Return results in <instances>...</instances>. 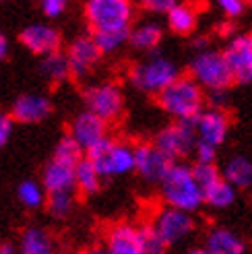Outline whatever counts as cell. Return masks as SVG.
<instances>
[{"mask_svg":"<svg viewBox=\"0 0 252 254\" xmlns=\"http://www.w3.org/2000/svg\"><path fill=\"white\" fill-rule=\"evenodd\" d=\"M157 104L178 122H194L205 112V93L192 77H180L157 95Z\"/></svg>","mask_w":252,"mask_h":254,"instance_id":"1","label":"cell"},{"mask_svg":"<svg viewBox=\"0 0 252 254\" xmlns=\"http://www.w3.org/2000/svg\"><path fill=\"white\" fill-rule=\"evenodd\" d=\"M161 198L166 207L178 209V211H196L205 202L203 188L194 180L192 168L182 166V163H174V168L161 182Z\"/></svg>","mask_w":252,"mask_h":254,"instance_id":"2","label":"cell"},{"mask_svg":"<svg viewBox=\"0 0 252 254\" xmlns=\"http://www.w3.org/2000/svg\"><path fill=\"white\" fill-rule=\"evenodd\" d=\"M85 17L93 33L130 31L132 6L126 0H89L85 4Z\"/></svg>","mask_w":252,"mask_h":254,"instance_id":"3","label":"cell"},{"mask_svg":"<svg viewBox=\"0 0 252 254\" xmlns=\"http://www.w3.org/2000/svg\"><path fill=\"white\" fill-rule=\"evenodd\" d=\"M87 157L93 161L102 178L124 176L136 168L134 147L124 141H114V138H106L99 147L91 149Z\"/></svg>","mask_w":252,"mask_h":254,"instance_id":"4","label":"cell"},{"mask_svg":"<svg viewBox=\"0 0 252 254\" xmlns=\"http://www.w3.org/2000/svg\"><path fill=\"white\" fill-rule=\"evenodd\" d=\"M176 79H180L178 68L166 56H153L130 68V83L145 93L159 95Z\"/></svg>","mask_w":252,"mask_h":254,"instance_id":"5","label":"cell"},{"mask_svg":"<svg viewBox=\"0 0 252 254\" xmlns=\"http://www.w3.org/2000/svg\"><path fill=\"white\" fill-rule=\"evenodd\" d=\"M190 77L211 93L225 91L232 83H236L228 60L219 52H200L190 64Z\"/></svg>","mask_w":252,"mask_h":254,"instance_id":"6","label":"cell"},{"mask_svg":"<svg viewBox=\"0 0 252 254\" xmlns=\"http://www.w3.org/2000/svg\"><path fill=\"white\" fill-rule=\"evenodd\" d=\"M83 99H85L87 110L93 112L95 116H99L108 124L116 122L124 112V95L120 91V87L110 81L87 87L83 93Z\"/></svg>","mask_w":252,"mask_h":254,"instance_id":"7","label":"cell"},{"mask_svg":"<svg viewBox=\"0 0 252 254\" xmlns=\"http://www.w3.org/2000/svg\"><path fill=\"white\" fill-rule=\"evenodd\" d=\"M196 141L198 138L194 130V122H176L157 132L153 145L161 153H166L172 161H176L186 157L190 151H194Z\"/></svg>","mask_w":252,"mask_h":254,"instance_id":"8","label":"cell"},{"mask_svg":"<svg viewBox=\"0 0 252 254\" xmlns=\"http://www.w3.org/2000/svg\"><path fill=\"white\" fill-rule=\"evenodd\" d=\"M151 223H153L157 234L161 236V240L168 246L180 242V240L186 238L194 227V221L190 217V213L172 209V207L157 209L155 215H153V219H151Z\"/></svg>","mask_w":252,"mask_h":254,"instance_id":"9","label":"cell"},{"mask_svg":"<svg viewBox=\"0 0 252 254\" xmlns=\"http://www.w3.org/2000/svg\"><path fill=\"white\" fill-rule=\"evenodd\" d=\"M134 157H136L134 170L149 182H163L170 170L174 168V161L166 153H161L155 145H149V143L136 145Z\"/></svg>","mask_w":252,"mask_h":254,"instance_id":"10","label":"cell"},{"mask_svg":"<svg viewBox=\"0 0 252 254\" xmlns=\"http://www.w3.org/2000/svg\"><path fill=\"white\" fill-rule=\"evenodd\" d=\"M70 136L87 151V153H89L91 149L99 147L106 138H110L108 136V122H104L99 116H95L93 112L85 110L72 120Z\"/></svg>","mask_w":252,"mask_h":254,"instance_id":"11","label":"cell"},{"mask_svg":"<svg viewBox=\"0 0 252 254\" xmlns=\"http://www.w3.org/2000/svg\"><path fill=\"white\" fill-rule=\"evenodd\" d=\"M66 56H68V62H70L72 77L83 79L93 70V66L97 64L99 58H102L104 54H102V50L97 48L93 35H81L68 46Z\"/></svg>","mask_w":252,"mask_h":254,"instance_id":"12","label":"cell"},{"mask_svg":"<svg viewBox=\"0 0 252 254\" xmlns=\"http://www.w3.org/2000/svg\"><path fill=\"white\" fill-rule=\"evenodd\" d=\"M225 60L232 68L236 83H250L252 81V31L240 35L225 48Z\"/></svg>","mask_w":252,"mask_h":254,"instance_id":"13","label":"cell"},{"mask_svg":"<svg viewBox=\"0 0 252 254\" xmlns=\"http://www.w3.org/2000/svg\"><path fill=\"white\" fill-rule=\"evenodd\" d=\"M194 130H196V138L203 143H209L213 147H217L225 141L230 130V116L225 110H217L211 108L205 110L200 116L194 120Z\"/></svg>","mask_w":252,"mask_h":254,"instance_id":"14","label":"cell"},{"mask_svg":"<svg viewBox=\"0 0 252 254\" xmlns=\"http://www.w3.org/2000/svg\"><path fill=\"white\" fill-rule=\"evenodd\" d=\"M21 44L33 54L40 56H50L60 52V42L62 37L60 33L52 27V25H29L21 31Z\"/></svg>","mask_w":252,"mask_h":254,"instance_id":"15","label":"cell"},{"mask_svg":"<svg viewBox=\"0 0 252 254\" xmlns=\"http://www.w3.org/2000/svg\"><path fill=\"white\" fill-rule=\"evenodd\" d=\"M50 112H52V104H50L48 97L40 93H25L15 99L10 116L12 120L23 122V124H35V122L46 120L50 116Z\"/></svg>","mask_w":252,"mask_h":254,"instance_id":"16","label":"cell"},{"mask_svg":"<svg viewBox=\"0 0 252 254\" xmlns=\"http://www.w3.org/2000/svg\"><path fill=\"white\" fill-rule=\"evenodd\" d=\"M108 254H145L138 238V227L130 223H116L106 236Z\"/></svg>","mask_w":252,"mask_h":254,"instance_id":"17","label":"cell"},{"mask_svg":"<svg viewBox=\"0 0 252 254\" xmlns=\"http://www.w3.org/2000/svg\"><path fill=\"white\" fill-rule=\"evenodd\" d=\"M42 184H44L48 194H52V192H72V190L77 188L74 186V168L64 166V163H58V161L52 159L44 168Z\"/></svg>","mask_w":252,"mask_h":254,"instance_id":"18","label":"cell"},{"mask_svg":"<svg viewBox=\"0 0 252 254\" xmlns=\"http://www.w3.org/2000/svg\"><path fill=\"white\" fill-rule=\"evenodd\" d=\"M207 252L209 254H242L244 244H242V240L236 234H232L230 230L217 227V230H213L207 238Z\"/></svg>","mask_w":252,"mask_h":254,"instance_id":"19","label":"cell"},{"mask_svg":"<svg viewBox=\"0 0 252 254\" xmlns=\"http://www.w3.org/2000/svg\"><path fill=\"white\" fill-rule=\"evenodd\" d=\"M21 254H54V242L42 227H29L21 238Z\"/></svg>","mask_w":252,"mask_h":254,"instance_id":"20","label":"cell"},{"mask_svg":"<svg viewBox=\"0 0 252 254\" xmlns=\"http://www.w3.org/2000/svg\"><path fill=\"white\" fill-rule=\"evenodd\" d=\"M42 74L50 81V83H62L70 77V62L68 56L56 52V54H50L46 58H42V64H40Z\"/></svg>","mask_w":252,"mask_h":254,"instance_id":"21","label":"cell"},{"mask_svg":"<svg viewBox=\"0 0 252 254\" xmlns=\"http://www.w3.org/2000/svg\"><path fill=\"white\" fill-rule=\"evenodd\" d=\"M74 186H77L83 194H93L102 186V176L89 157H85L77 168H74Z\"/></svg>","mask_w":252,"mask_h":254,"instance_id":"22","label":"cell"},{"mask_svg":"<svg viewBox=\"0 0 252 254\" xmlns=\"http://www.w3.org/2000/svg\"><path fill=\"white\" fill-rule=\"evenodd\" d=\"M168 25L174 33L188 35L196 27V10L190 4H176L168 12Z\"/></svg>","mask_w":252,"mask_h":254,"instance_id":"23","label":"cell"},{"mask_svg":"<svg viewBox=\"0 0 252 254\" xmlns=\"http://www.w3.org/2000/svg\"><path fill=\"white\" fill-rule=\"evenodd\" d=\"M161 27L155 23H143L138 25V27L130 29V37L128 42L132 44V48L136 50H143V52H151V50H155L161 42Z\"/></svg>","mask_w":252,"mask_h":254,"instance_id":"24","label":"cell"},{"mask_svg":"<svg viewBox=\"0 0 252 254\" xmlns=\"http://www.w3.org/2000/svg\"><path fill=\"white\" fill-rule=\"evenodd\" d=\"M223 176L232 186L248 188L252 184V161H248L246 157H234L228 161Z\"/></svg>","mask_w":252,"mask_h":254,"instance_id":"25","label":"cell"},{"mask_svg":"<svg viewBox=\"0 0 252 254\" xmlns=\"http://www.w3.org/2000/svg\"><path fill=\"white\" fill-rule=\"evenodd\" d=\"M83 147L74 141L70 134H64L56 143V149H54V161L58 163H64V166H70V168H77L79 163L85 159L83 157Z\"/></svg>","mask_w":252,"mask_h":254,"instance_id":"26","label":"cell"},{"mask_svg":"<svg viewBox=\"0 0 252 254\" xmlns=\"http://www.w3.org/2000/svg\"><path fill=\"white\" fill-rule=\"evenodd\" d=\"M17 196H19V200L27 209H40L44 202H48L46 200V188H44V184L35 182V180L21 182L19 188H17Z\"/></svg>","mask_w":252,"mask_h":254,"instance_id":"27","label":"cell"},{"mask_svg":"<svg viewBox=\"0 0 252 254\" xmlns=\"http://www.w3.org/2000/svg\"><path fill=\"white\" fill-rule=\"evenodd\" d=\"M236 198V192H234V186L228 182V180H221L217 184H213L211 188L205 190V202H209L211 207H217V209H223V207H230Z\"/></svg>","mask_w":252,"mask_h":254,"instance_id":"28","label":"cell"},{"mask_svg":"<svg viewBox=\"0 0 252 254\" xmlns=\"http://www.w3.org/2000/svg\"><path fill=\"white\" fill-rule=\"evenodd\" d=\"M138 238H141V246L145 254H163L168 248V244L161 240V236L157 234V230L151 221L138 225Z\"/></svg>","mask_w":252,"mask_h":254,"instance_id":"29","label":"cell"},{"mask_svg":"<svg viewBox=\"0 0 252 254\" xmlns=\"http://www.w3.org/2000/svg\"><path fill=\"white\" fill-rule=\"evenodd\" d=\"M46 207L54 217L64 219V217H68L74 207V196H72V192H52V194H48Z\"/></svg>","mask_w":252,"mask_h":254,"instance_id":"30","label":"cell"},{"mask_svg":"<svg viewBox=\"0 0 252 254\" xmlns=\"http://www.w3.org/2000/svg\"><path fill=\"white\" fill-rule=\"evenodd\" d=\"M130 31H104V33H93V40L97 48L102 50V54H110L118 50L124 42H128Z\"/></svg>","mask_w":252,"mask_h":254,"instance_id":"31","label":"cell"},{"mask_svg":"<svg viewBox=\"0 0 252 254\" xmlns=\"http://www.w3.org/2000/svg\"><path fill=\"white\" fill-rule=\"evenodd\" d=\"M192 174H194V180L198 182V186L203 188V194H205L207 188H211L213 184H217L221 180L215 163H196V166L192 168Z\"/></svg>","mask_w":252,"mask_h":254,"instance_id":"32","label":"cell"},{"mask_svg":"<svg viewBox=\"0 0 252 254\" xmlns=\"http://www.w3.org/2000/svg\"><path fill=\"white\" fill-rule=\"evenodd\" d=\"M215 149L209 143H203V141H196V147H194V155H196V163H213L215 161Z\"/></svg>","mask_w":252,"mask_h":254,"instance_id":"33","label":"cell"},{"mask_svg":"<svg viewBox=\"0 0 252 254\" xmlns=\"http://www.w3.org/2000/svg\"><path fill=\"white\" fill-rule=\"evenodd\" d=\"M42 10H44L46 17L56 19V17H60L62 12L66 10V2H64V0H44V2H42Z\"/></svg>","mask_w":252,"mask_h":254,"instance_id":"34","label":"cell"},{"mask_svg":"<svg viewBox=\"0 0 252 254\" xmlns=\"http://www.w3.org/2000/svg\"><path fill=\"white\" fill-rule=\"evenodd\" d=\"M219 6H221V10L225 12V15L234 19V17H240L242 15L246 4L242 2V0H221Z\"/></svg>","mask_w":252,"mask_h":254,"instance_id":"35","label":"cell"},{"mask_svg":"<svg viewBox=\"0 0 252 254\" xmlns=\"http://www.w3.org/2000/svg\"><path fill=\"white\" fill-rule=\"evenodd\" d=\"M10 132H12V116L0 112V149L8 143Z\"/></svg>","mask_w":252,"mask_h":254,"instance_id":"36","label":"cell"},{"mask_svg":"<svg viewBox=\"0 0 252 254\" xmlns=\"http://www.w3.org/2000/svg\"><path fill=\"white\" fill-rule=\"evenodd\" d=\"M178 4V2H174V0H147V2H143V6L147 10H153V12H168Z\"/></svg>","mask_w":252,"mask_h":254,"instance_id":"37","label":"cell"},{"mask_svg":"<svg viewBox=\"0 0 252 254\" xmlns=\"http://www.w3.org/2000/svg\"><path fill=\"white\" fill-rule=\"evenodd\" d=\"M6 56H8V40H6V35L0 31V62H2Z\"/></svg>","mask_w":252,"mask_h":254,"instance_id":"38","label":"cell"},{"mask_svg":"<svg viewBox=\"0 0 252 254\" xmlns=\"http://www.w3.org/2000/svg\"><path fill=\"white\" fill-rule=\"evenodd\" d=\"M0 254H15V246L8 242H2L0 244Z\"/></svg>","mask_w":252,"mask_h":254,"instance_id":"39","label":"cell"},{"mask_svg":"<svg viewBox=\"0 0 252 254\" xmlns=\"http://www.w3.org/2000/svg\"><path fill=\"white\" fill-rule=\"evenodd\" d=\"M85 254H108V252H106V248H99V246H95V248L85 250Z\"/></svg>","mask_w":252,"mask_h":254,"instance_id":"40","label":"cell"},{"mask_svg":"<svg viewBox=\"0 0 252 254\" xmlns=\"http://www.w3.org/2000/svg\"><path fill=\"white\" fill-rule=\"evenodd\" d=\"M188 254H209V252H207V248H205V250H200V248H198V250H190Z\"/></svg>","mask_w":252,"mask_h":254,"instance_id":"41","label":"cell"},{"mask_svg":"<svg viewBox=\"0 0 252 254\" xmlns=\"http://www.w3.org/2000/svg\"><path fill=\"white\" fill-rule=\"evenodd\" d=\"M250 6H252V2H250Z\"/></svg>","mask_w":252,"mask_h":254,"instance_id":"42","label":"cell"}]
</instances>
